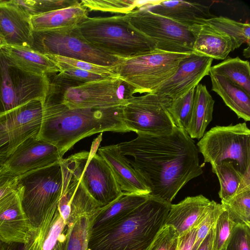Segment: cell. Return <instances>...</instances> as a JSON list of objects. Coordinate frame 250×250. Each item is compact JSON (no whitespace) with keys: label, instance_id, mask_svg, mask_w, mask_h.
Here are the masks:
<instances>
[{"label":"cell","instance_id":"13","mask_svg":"<svg viewBox=\"0 0 250 250\" xmlns=\"http://www.w3.org/2000/svg\"><path fill=\"white\" fill-rule=\"evenodd\" d=\"M49 86L47 76L23 70L11 62L0 48V95L5 111L34 100L43 102Z\"/></svg>","mask_w":250,"mask_h":250},{"label":"cell","instance_id":"33","mask_svg":"<svg viewBox=\"0 0 250 250\" xmlns=\"http://www.w3.org/2000/svg\"><path fill=\"white\" fill-rule=\"evenodd\" d=\"M8 2L26 15L32 16L79 4L77 0H10Z\"/></svg>","mask_w":250,"mask_h":250},{"label":"cell","instance_id":"3","mask_svg":"<svg viewBox=\"0 0 250 250\" xmlns=\"http://www.w3.org/2000/svg\"><path fill=\"white\" fill-rule=\"evenodd\" d=\"M171 204L150 195L117 222L91 233L87 250H148L166 225Z\"/></svg>","mask_w":250,"mask_h":250},{"label":"cell","instance_id":"8","mask_svg":"<svg viewBox=\"0 0 250 250\" xmlns=\"http://www.w3.org/2000/svg\"><path fill=\"white\" fill-rule=\"evenodd\" d=\"M102 140L101 133L92 142L90 151L78 152L64 160L90 195L104 207L123 192L110 168L96 153Z\"/></svg>","mask_w":250,"mask_h":250},{"label":"cell","instance_id":"29","mask_svg":"<svg viewBox=\"0 0 250 250\" xmlns=\"http://www.w3.org/2000/svg\"><path fill=\"white\" fill-rule=\"evenodd\" d=\"M217 176L220 188L218 194L222 202L227 201L235 194L250 187V176L243 174L232 161H223L211 165Z\"/></svg>","mask_w":250,"mask_h":250},{"label":"cell","instance_id":"48","mask_svg":"<svg viewBox=\"0 0 250 250\" xmlns=\"http://www.w3.org/2000/svg\"><path fill=\"white\" fill-rule=\"evenodd\" d=\"M6 44L5 43V42L1 35V34L0 32V48L3 47V46L6 45Z\"/></svg>","mask_w":250,"mask_h":250},{"label":"cell","instance_id":"16","mask_svg":"<svg viewBox=\"0 0 250 250\" xmlns=\"http://www.w3.org/2000/svg\"><path fill=\"white\" fill-rule=\"evenodd\" d=\"M213 60L191 52L180 62L175 73L153 93L166 95L171 99L185 94L209 75Z\"/></svg>","mask_w":250,"mask_h":250},{"label":"cell","instance_id":"43","mask_svg":"<svg viewBox=\"0 0 250 250\" xmlns=\"http://www.w3.org/2000/svg\"><path fill=\"white\" fill-rule=\"evenodd\" d=\"M198 227L193 228L179 235L176 250H191L193 245Z\"/></svg>","mask_w":250,"mask_h":250},{"label":"cell","instance_id":"35","mask_svg":"<svg viewBox=\"0 0 250 250\" xmlns=\"http://www.w3.org/2000/svg\"><path fill=\"white\" fill-rule=\"evenodd\" d=\"M150 0H82L80 3L88 11H101L126 14L142 7Z\"/></svg>","mask_w":250,"mask_h":250},{"label":"cell","instance_id":"32","mask_svg":"<svg viewBox=\"0 0 250 250\" xmlns=\"http://www.w3.org/2000/svg\"><path fill=\"white\" fill-rule=\"evenodd\" d=\"M98 212L82 216L74 222L66 225L65 250H87L92 222Z\"/></svg>","mask_w":250,"mask_h":250},{"label":"cell","instance_id":"5","mask_svg":"<svg viewBox=\"0 0 250 250\" xmlns=\"http://www.w3.org/2000/svg\"><path fill=\"white\" fill-rule=\"evenodd\" d=\"M191 53L170 52L154 49L132 56L118 57L111 67L136 93L155 92L177 70L180 62Z\"/></svg>","mask_w":250,"mask_h":250},{"label":"cell","instance_id":"9","mask_svg":"<svg viewBox=\"0 0 250 250\" xmlns=\"http://www.w3.org/2000/svg\"><path fill=\"white\" fill-rule=\"evenodd\" d=\"M44 55H56L110 66L118 61L88 42L80 33L78 25L65 28L33 31L30 47Z\"/></svg>","mask_w":250,"mask_h":250},{"label":"cell","instance_id":"45","mask_svg":"<svg viewBox=\"0 0 250 250\" xmlns=\"http://www.w3.org/2000/svg\"><path fill=\"white\" fill-rule=\"evenodd\" d=\"M66 230L67 227L65 226L52 250H65L67 242Z\"/></svg>","mask_w":250,"mask_h":250},{"label":"cell","instance_id":"25","mask_svg":"<svg viewBox=\"0 0 250 250\" xmlns=\"http://www.w3.org/2000/svg\"><path fill=\"white\" fill-rule=\"evenodd\" d=\"M88 18V10L80 3L30 18L34 31L65 28L79 25Z\"/></svg>","mask_w":250,"mask_h":250},{"label":"cell","instance_id":"24","mask_svg":"<svg viewBox=\"0 0 250 250\" xmlns=\"http://www.w3.org/2000/svg\"><path fill=\"white\" fill-rule=\"evenodd\" d=\"M0 48L11 62L26 72L48 76L61 71L58 66L46 55L31 48L6 45Z\"/></svg>","mask_w":250,"mask_h":250},{"label":"cell","instance_id":"39","mask_svg":"<svg viewBox=\"0 0 250 250\" xmlns=\"http://www.w3.org/2000/svg\"><path fill=\"white\" fill-rule=\"evenodd\" d=\"M223 209L221 204L212 200L210 208L198 227L195 239L191 250H197L203 240L215 224Z\"/></svg>","mask_w":250,"mask_h":250},{"label":"cell","instance_id":"47","mask_svg":"<svg viewBox=\"0 0 250 250\" xmlns=\"http://www.w3.org/2000/svg\"><path fill=\"white\" fill-rule=\"evenodd\" d=\"M243 55L247 58H249L250 57V46H248V47L247 48H245L244 49Z\"/></svg>","mask_w":250,"mask_h":250},{"label":"cell","instance_id":"49","mask_svg":"<svg viewBox=\"0 0 250 250\" xmlns=\"http://www.w3.org/2000/svg\"><path fill=\"white\" fill-rule=\"evenodd\" d=\"M4 111H4V106H3V105L2 101H1L0 95V114L2 113Z\"/></svg>","mask_w":250,"mask_h":250},{"label":"cell","instance_id":"38","mask_svg":"<svg viewBox=\"0 0 250 250\" xmlns=\"http://www.w3.org/2000/svg\"><path fill=\"white\" fill-rule=\"evenodd\" d=\"M48 58L56 63H62L80 69L92 72L106 77H115L118 75L113 71L111 66H103L87 62L56 56L46 55Z\"/></svg>","mask_w":250,"mask_h":250},{"label":"cell","instance_id":"6","mask_svg":"<svg viewBox=\"0 0 250 250\" xmlns=\"http://www.w3.org/2000/svg\"><path fill=\"white\" fill-rule=\"evenodd\" d=\"M63 181L61 161L18 176L21 202L31 227H38L58 207Z\"/></svg>","mask_w":250,"mask_h":250},{"label":"cell","instance_id":"50","mask_svg":"<svg viewBox=\"0 0 250 250\" xmlns=\"http://www.w3.org/2000/svg\"><path fill=\"white\" fill-rule=\"evenodd\" d=\"M4 244V242H3L0 239V250H1L3 245Z\"/></svg>","mask_w":250,"mask_h":250},{"label":"cell","instance_id":"37","mask_svg":"<svg viewBox=\"0 0 250 250\" xmlns=\"http://www.w3.org/2000/svg\"><path fill=\"white\" fill-rule=\"evenodd\" d=\"M236 224L228 211L223 208L215 224L212 250H224Z\"/></svg>","mask_w":250,"mask_h":250},{"label":"cell","instance_id":"7","mask_svg":"<svg viewBox=\"0 0 250 250\" xmlns=\"http://www.w3.org/2000/svg\"><path fill=\"white\" fill-rule=\"evenodd\" d=\"M204 162L211 165L232 161L244 175L250 176V130L246 123L209 129L197 144Z\"/></svg>","mask_w":250,"mask_h":250},{"label":"cell","instance_id":"21","mask_svg":"<svg viewBox=\"0 0 250 250\" xmlns=\"http://www.w3.org/2000/svg\"><path fill=\"white\" fill-rule=\"evenodd\" d=\"M211 203L202 195L187 197L177 204H171L166 225L174 228L179 236L182 235L199 226Z\"/></svg>","mask_w":250,"mask_h":250},{"label":"cell","instance_id":"30","mask_svg":"<svg viewBox=\"0 0 250 250\" xmlns=\"http://www.w3.org/2000/svg\"><path fill=\"white\" fill-rule=\"evenodd\" d=\"M209 75L223 76L250 95V66L248 61L239 57H227L223 62L211 66Z\"/></svg>","mask_w":250,"mask_h":250},{"label":"cell","instance_id":"42","mask_svg":"<svg viewBox=\"0 0 250 250\" xmlns=\"http://www.w3.org/2000/svg\"><path fill=\"white\" fill-rule=\"evenodd\" d=\"M18 176L4 165L0 167V199L18 188Z\"/></svg>","mask_w":250,"mask_h":250},{"label":"cell","instance_id":"10","mask_svg":"<svg viewBox=\"0 0 250 250\" xmlns=\"http://www.w3.org/2000/svg\"><path fill=\"white\" fill-rule=\"evenodd\" d=\"M48 93L71 109L123 106L134 95L133 88L118 76L63 90L49 89Z\"/></svg>","mask_w":250,"mask_h":250},{"label":"cell","instance_id":"20","mask_svg":"<svg viewBox=\"0 0 250 250\" xmlns=\"http://www.w3.org/2000/svg\"><path fill=\"white\" fill-rule=\"evenodd\" d=\"M143 6L152 13L189 27L204 24L206 20L216 16L210 11L209 6L196 2L150 0Z\"/></svg>","mask_w":250,"mask_h":250},{"label":"cell","instance_id":"44","mask_svg":"<svg viewBox=\"0 0 250 250\" xmlns=\"http://www.w3.org/2000/svg\"><path fill=\"white\" fill-rule=\"evenodd\" d=\"M215 225L203 240L197 250H212Z\"/></svg>","mask_w":250,"mask_h":250},{"label":"cell","instance_id":"41","mask_svg":"<svg viewBox=\"0 0 250 250\" xmlns=\"http://www.w3.org/2000/svg\"><path fill=\"white\" fill-rule=\"evenodd\" d=\"M179 235L174 228L165 225L158 233L148 250H176Z\"/></svg>","mask_w":250,"mask_h":250},{"label":"cell","instance_id":"36","mask_svg":"<svg viewBox=\"0 0 250 250\" xmlns=\"http://www.w3.org/2000/svg\"><path fill=\"white\" fill-rule=\"evenodd\" d=\"M195 87L180 97L172 99L168 109L176 126L185 130L191 118Z\"/></svg>","mask_w":250,"mask_h":250},{"label":"cell","instance_id":"15","mask_svg":"<svg viewBox=\"0 0 250 250\" xmlns=\"http://www.w3.org/2000/svg\"><path fill=\"white\" fill-rule=\"evenodd\" d=\"M62 157L54 145L32 137L17 148L4 165L14 175L20 176L60 162Z\"/></svg>","mask_w":250,"mask_h":250},{"label":"cell","instance_id":"28","mask_svg":"<svg viewBox=\"0 0 250 250\" xmlns=\"http://www.w3.org/2000/svg\"><path fill=\"white\" fill-rule=\"evenodd\" d=\"M214 100L205 85L195 87L191 118L186 131L191 139H200L212 120Z\"/></svg>","mask_w":250,"mask_h":250},{"label":"cell","instance_id":"22","mask_svg":"<svg viewBox=\"0 0 250 250\" xmlns=\"http://www.w3.org/2000/svg\"><path fill=\"white\" fill-rule=\"evenodd\" d=\"M190 29L194 37L192 52L224 60L234 50L229 37L207 24L195 25L190 27Z\"/></svg>","mask_w":250,"mask_h":250},{"label":"cell","instance_id":"23","mask_svg":"<svg viewBox=\"0 0 250 250\" xmlns=\"http://www.w3.org/2000/svg\"><path fill=\"white\" fill-rule=\"evenodd\" d=\"M65 226L59 207L52 209L38 227H30L23 250H52Z\"/></svg>","mask_w":250,"mask_h":250},{"label":"cell","instance_id":"17","mask_svg":"<svg viewBox=\"0 0 250 250\" xmlns=\"http://www.w3.org/2000/svg\"><path fill=\"white\" fill-rule=\"evenodd\" d=\"M30 227L18 188L0 199V239L23 244Z\"/></svg>","mask_w":250,"mask_h":250},{"label":"cell","instance_id":"46","mask_svg":"<svg viewBox=\"0 0 250 250\" xmlns=\"http://www.w3.org/2000/svg\"><path fill=\"white\" fill-rule=\"evenodd\" d=\"M23 244L4 243L1 250H23Z\"/></svg>","mask_w":250,"mask_h":250},{"label":"cell","instance_id":"26","mask_svg":"<svg viewBox=\"0 0 250 250\" xmlns=\"http://www.w3.org/2000/svg\"><path fill=\"white\" fill-rule=\"evenodd\" d=\"M149 195L123 193L115 201L101 208L93 221L91 233L117 222L144 203Z\"/></svg>","mask_w":250,"mask_h":250},{"label":"cell","instance_id":"19","mask_svg":"<svg viewBox=\"0 0 250 250\" xmlns=\"http://www.w3.org/2000/svg\"><path fill=\"white\" fill-rule=\"evenodd\" d=\"M30 18L8 0H0V32L6 45L31 47L33 30Z\"/></svg>","mask_w":250,"mask_h":250},{"label":"cell","instance_id":"2","mask_svg":"<svg viewBox=\"0 0 250 250\" xmlns=\"http://www.w3.org/2000/svg\"><path fill=\"white\" fill-rule=\"evenodd\" d=\"M107 131L130 132L124 121L123 106L71 109L46 94L37 138L54 145L62 156L81 140Z\"/></svg>","mask_w":250,"mask_h":250},{"label":"cell","instance_id":"27","mask_svg":"<svg viewBox=\"0 0 250 250\" xmlns=\"http://www.w3.org/2000/svg\"><path fill=\"white\" fill-rule=\"evenodd\" d=\"M211 90L219 95L224 102L245 121L250 120V95L226 78L217 75H209Z\"/></svg>","mask_w":250,"mask_h":250},{"label":"cell","instance_id":"12","mask_svg":"<svg viewBox=\"0 0 250 250\" xmlns=\"http://www.w3.org/2000/svg\"><path fill=\"white\" fill-rule=\"evenodd\" d=\"M171 100L157 93L131 96L123 106L125 125L137 134L157 136L170 133L176 126L168 110Z\"/></svg>","mask_w":250,"mask_h":250},{"label":"cell","instance_id":"40","mask_svg":"<svg viewBox=\"0 0 250 250\" xmlns=\"http://www.w3.org/2000/svg\"><path fill=\"white\" fill-rule=\"evenodd\" d=\"M224 250H250V226L236 224Z\"/></svg>","mask_w":250,"mask_h":250},{"label":"cell","instance_id":"11","mask_svg":"<svg viewBox=\"0 0 250 250\" xmlns=\"http://www.w3.org/2000/svg\"><path fill=\"white\" fill-rule=\"evenodd\" d=\"M135 29L150 39L160 50L191 53L194 37L190 27L155 14L144 6L124 15Z\"/></svg>","mask_w":250,"mask_h":250},{"label":"cell","instance_id":"14","mask_svg":"<svg viewBox=\"0 0 250 250\" xmlns=\"http://www.w3.org/2000/svg\"><path fill=\"white\" fill-rule=\"evenodd\" d=\"M42 114V102L39 100L0 114V167L25 140L37 136Z\"/></svg>","mask_w":250,"mask_h":250},{"label":"cell","instance_id":"18","mask_svg":"<svg viewBox=\"0 0 250 250\" xmlns=\"http://www.w3.org/2000/svg\"><path fill=\"white\" fill-rule=\"evenodd\" d=\"M97 152L110 168L123 193L150 194V189L146 180L127 162L117 144L101 147Z\"/></svg>","mask_w":250,"mask_h":250},{"label":"cell","instance_id":"4","mask_svg":"<svg viewBox=\"0 0 250 250\" xmlns=\"http://www.w3.org/2000/svg\"><path fill=\"white\" fill-rule=\"evenodd\" d=\"M78 28L91 44L116 57L125 58L156 49L155 43L133 28L124 15L88 17Z\"/></svg>","mask_w":250,"mask_h":250},{"label":"cell","instance_id":"34","mask_svg":"<svg viewBox=\"0 0 250 250\" xmlns=\"http://www.w3.org/2000/svg\"><path fill=\"white\" fill-rule=\"evenodd\" d=\"M221 204L236 224L250 226V187L245 188Z\"/></svg>","mask_w":250,"mask_h":250},{"label":"cell","instance_id":"1","mask_svg":"<svg viewBox=\"0 0 250 250\" xmlns=\"http://www.w3.org/2000/svg\"><path fill=\"white\" fill-rule=\"evenodd\" d=\"M117 146L146 180L149 195L170 203L183 187L203 172L198 148L182 128L176 126L162 135L139 134Z\"/></svg>","mask_w":250,"mask_h":250},{"label":"cell","instance_id":"31","mask_svg":"<svg viewBox=\"0 0 250 250\" xmlns=\"http://www.w3.org/2000/svg\"><path fill=\"white\" fill-rule=\"evenodd\" d=\"M204 23L229 37L234 50L244 43H247L249 46L250 45L249 23L238 22L223 16H215L206 20Z\"/></svg>","mask_w":250,"mask_h":250}]
</instances>
